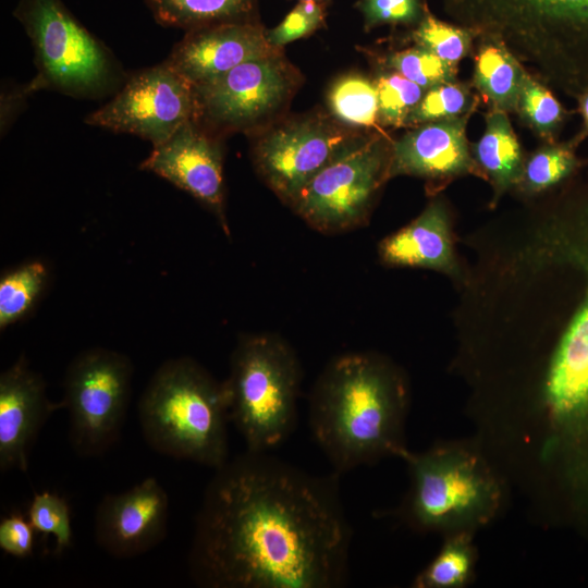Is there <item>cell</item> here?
I'll use <instances>...</instances> for the list:
<instances>
[{
  "label": "cell",
  "instance_id": "38",
  "mask_svg": "<svg viewBox=\"0 0 588 588\" xmlns=\"http://www.w3.org/2000/svg\"><path fill=\"white\" fill-rule=\"evenodd\" d=\"M299 1H305V0H299ZM315 1H318V2H319V1H321V0H315Z\"/></svg>",
  "mask_w": 588,
  "mask_h": 588
},
{
  "label": "cell",
  "instance_id": "26",
  "mask_svg": "<svg viewBox=\"0 0 588 588\" xmlns=\"http://www.w3.org/2000/svg\"><path fill=\"white\" fill-rule=\"evenodd\" d=\"M576 143L550 144L534 152L525 161L518 182L527 192L544 191L567 177L577 167Z\"/></svg>",
  "mask_w": 588,
  "mask_h": 588
},
{
  "label": "cell",
  "instance_id": "13",
  "mask_svg": "<svg viewBox=\"0 0 588 588\" xmlns=\"http://www.w3.org/2000/svg\"><path fill=\"white\" fill-rule=\"evenodd\" d=\"M528 402L534 412L552 426L588 427V287L546 367L530 384Z\"/></svg>",
  "mask_w": 588,
  "mask_h": 588
},
{
  "label": "cell",
  "instance_id": "28",
  "mask_svg": "<svg viewBox=\"0 0 588 588\" xmlns=\"http://www.w3.org/2000/svg\"><path fill=\"white\" fill-rule=\"evenodd\" d=\"M375 85L378 94V121L387 126H406L408 117L426 90L392 70L379 75Z\"/></svg>",
  "mask_w": 588,
  "mask_h": 588
},
{
  "label": "cell",
  "instance_id": "22",
  "mask_svg": "<svg viewBox=\"0 0 588 588\" xmlns=\"http://www.w3.org/2000/svg\"><path fill=\"white\" fill-rule=\"evenodd\" d=\"M146 4L159 24L189 30L244 21L254 0H146Z\"/></svg>",
  "mask_w": 588,
  "mask_h": 588
},
{
  "label": "cell",
  "instance_id": "6",
  "mask_svg": "<svg viewBox=\"0 0 588 588\" xmlns=\"http://www.w3.org/2000/svg\"><path fill=\"white\" fill-rule=\"evenodd\" d=\"M301 380L299 362L285 340L269 333L241 339L223 383L230 421L247 451L268 452L292 433Z\"/></svg>",
  "mask_w": 588,
  "mask_h": 588
},
{
  "label": "cell",
  "instance_id": "11",
  "mask_svg": "<svg viewBox=\"0 0 588 588\" xmlns=\"http://www.w3.org/2000/svg\"><path fill=\"white\" fill-rule=\"evenodd\" d=\"M293 85V72L280 52L247 61L195 87L197 120L211 132L249 126L278 109Z\"/></svg>",
  "mask_w": 588,
  "mask_h": 588
},
{
  "label": "cell",
  "instance_id": "1",
  "mask_svg": "<svg viewBox=\"0 0 588 588\" xmlns=\"http://www.w3.org/2000/svg\"><path fill=\"white\" fill-rule=\"evenodd\" d=\"M351 540L335 476L247 451L216 468L189 569L210 588H338L348 576Z\"/></svg>",
  "mask_w": 588,
  "mask_h": 588
},
{
  "label": "cell",
  "instance_id": "17",
  "mask_svg": "<svg viewBox=\"0 0 588 588\" xmlns=\"http://www.w3.org/2000/svg\"><path fill=\"white\" fill-rule=\"evenodd\" d=\"M46 385L21 356L0 376V469H27L28 453L51 413Z\"/></svg>",
  "mask_w": 588,
  "mask_h": 588
},
{
  "label": "cell",
  "instance_id": "4",
  "mask_svg": "<svg viewBox=\"0 0 588 588\" xmlns=\"http://www.w3.org/2000/svg\"><path fill=\"white\" fill-rule=\"evenodd\" d=\"M403 461L409 485L397 513L414 530L474 534L503 505L504 479L479 443L434 444Z\"/></svg>",
  "mask_w": 588,
  "mask_h": 588
},
{
  "label": "cell",
  "instance_id": "16",
  "mask_svg": "<svg viewBox=\"0 0 588 588\" xmlns=\"http://www.w3.org/2000/svg\"><path fill=\"white\" fill-rule=\"evenodd\" d=\"M256 23L234 21L187 30L166 62L194 87L247 61L280 52Z\"/></svg>",
  "mask_w": 588,
  "mask_h": 588
},
{
  "label": "cell",
  "instance_id": "33",
  "mask_svg": "<svg viewBox=\"0 0 588 588\" xmlns=\"http://www.w3.org/2000/svg\"><path fill=\"white\" fill-rule=\"evenodd\" d=\"M367 27L381 24H409L422 17L419 0H359Z\"/></svg>",
  "mask_w": 588,
  "mask_h": 588
},
{
  "label": "cell",
  "instance_id": "27",
  "mask_svg": "<svg viewBox=\"0 0 588 588\" xmlns=\"http://www.w3.org/2000/svg\"><path fill=\"white\" fill-rule=\"evenodd\" d=\"M516 111L537 134L548 139L553 137L565 118L564 108L551 90L527 72Z\"/></svg>",
  "mask_w": 588,
  "mask_h": 588
},
{
  "label": "cell",
  "instance_id": "15",
  "mask_svg": "<svg viewBox=\"0 0 588 588\" xmlns=\"http://www.w3.org/2000/svg\"><path fill=\"white\" fill-rule=\"evenodd\" d=\"M168 516V494L156 478L149 477L102 499L95 516V538L114 558L137 556L163 540Z\"/></svg>",
  "mask_w": 588,
  "mask_h": 588
},
{
  "label": "cell",
  "instance_id": "36",
  "mask_svg": "<svg viewBox=\"0 0 588 588\" xmlns=\"http://www.w3.org/2000/svg\"><path fill=\"white\" fill-rule=\"evenodd\" d=\"M44 89L42 85L35 76L28 84L21 86L19 89H12L11 93H2L1 96V130H7L15 117L21 103L25 98L34 91Z\"/></svg>",
  "mask_w": 588,
  "mask_h": 588
},
{
  "label": "cell",
  "instance_id": "3",
  "mask_svg": "<svg viewBox=\"0 0 588 588\" xmlns=\"http://www.w3.org/2000/svg\"><path fill=\"white\" fill-rule=\"evenodd\" d=\"M455 25L504 47L536 79L588 91V0H443Z\"/></svg>",
  "mask_w": 588,
  "mask_h": 588
},
{
  "label": "cell",
  "instance_id": "35",
  "mask_svg": "<svg viewBox=\"0 0 588 588\" xmlns=\"http://www.w3.org/2000/svg\"><path fill=\"white\" fill-rule=\"evenodd\" d=\"M322 22L323 19L308 15L297 4L278 26L267 33V38L273 47L281 48L289 42L309 35Z\"/></svg>",
  "mask_w": 588,
  "mask_h": 588
},
{
  "label": "cell",
  "instance_id": "14",
  "mask_svg": "<svg viewBox=\"0 0 588 588\" xmlns=\"http://www.w3.org/2000/svg\"><path fill=\"white\" fill-rule=\"evenodd\" d=\"M140 169L191 194L215 213L225 234L230 233L224 212L221 146L197 119L185 122L166 142L155 146Z\"/></svg>",
  "mask_w": 588,
  "mask_h": 588
},
{
  "label": "cell",
  "instance_id": "19",
  "mask_svg": "<svg viewBox=\"0 0 588 588\" xmlns=\"http://www.w3.org/2000/svg\"><path fill=\"white\" fill-rule=\"evenodd\" d=\"M378 250L381 260L389 266L454 273L456 261L444 204L430 203L415 220L387 236Z\"/></svg>",
  "mask_w": 588,
  "mask_h": 588
},
{
  "label": "cell",
  "instance_id": "24",
  "mask_svg": "<svg viewBox=\"0 0 588 588\" xmlns=\"http://www.w3.org/2000/svg\"><path fill=\"white\" fill-rule=\"evenodd\" d=\"M49 278L40 261H29L2 275L0 281L1 330L23 319L34 308Z\"/></svg>",
  "mask_w": 588,
  "mask_h": 588
},
{
  "label": "cell",
  "instance_id": "7",
  "mask_svg": "<svg viewBox=\"0 0 588 588\" xmlns=\"http://www.w3.org/2000/svg\"><path fill=\"white\" fill-rule=\"evenodd\" d=\"M13 15L33 45L36 77L44 88L99 97L120 81V68L111 52L61 0H19Z\"/></svg>",
  "mask_w": 588,
  "mask_h": 588
},
{
  "label": "cell",
  "instance_id": "5",
  "mask_svg": "<svg viewBox=\"0 0 588 588\" xmlns=\"http://www.w3.org/2000/svg\"><path fill=\"white\" fill-rule=\"evenodd\" d=\"M138 415L146 442L160 454L215 469L229 460L224 383L191 358L159 367L139 400Z\"/></svg>",
  "mask_w": 588,
  "mask_h": 588
},
{
  "label": "cell",
  "instance_id": "10",
  "mask_svg": "<svg viewBox=\"0 0 588 588\" xmlns=\"http://www.w3.org/2000/svg\"><path fill=\"white\" fill-rule=\"evenodd\" d=\"M198 119L195 87L166 61L134 73L117 95L86 117L93 126L130 133L158 146Z\"/></svg>",
  "mask_w": 588,
  "mask_h": 588
},
{
  "label": "cell",
  "instance_id": "20",
  "mask_svg": "<svg viewBox=\"0 0 588 588\" xmlns=\"http://www.w3.org/2000/svg\"><path fill=\"white\" fill-rule=\"evenodd\" d=\"M474 159L491 181L497 197L518 184L525 161L505 111L492 108L486 115V130L474 146Z\"/></svg>",
  "mask_w": 588,
  "mask_h": 588
},
{
  "label": "cell",
  "instance_id": "23",
  "mask_svg": "<svg viewBox=\"0 0 588 588\" xmlns=\"http://www.w3.org/2000/svg\"><path fill=\"white\" fill-rule=\"evenodd\" d=\"M471 532L444 536L437 555L415 577V588H463L471 583L477 563Z\"/></svg>",
  "mask_w": 588,
  "mask_h": 588
},
{
  "label": "cell",
  "instance_id": "30",
  "mask_svg": "<svg viewBox=\"0 0 588 588\" xmlns=\"http://www.w3.org/2000/svg\"><path fill=\"white\" fill-rule=\"evenodd\" d=\"M467 86L450 82L425 91L421 100L408 117L406 126L453 119L469 114L476 101Z\"/></svg>",
  "mask_w": 588,
  "mask_h": 588
},
{
  "label": "cell",
  "instance_id": "12",
  "mask_svg": "<svg viewBox=\"0 0 588 588\" xmlns=\"http://www.w3.org/2000/svg\"><path fill=\"white\" fill-rule=\"evenodd\" d=\"M357 138L327 119L307 118L259 138L253 159L269 187L292 207L304 186Z\"/></svg>",
  "mask_w": 588,
  "mask_h": 588
},
{
  "label": "cell",
  "instance_id": "18",
  "mask_svg": "<svg viewBox=\"0 0 588 588\" xmlns=\"http://www.w3.org/2000/svg\"><path fill=\"white\" fill-rule=\"evenodd\" d=\"M469 114L415 126L391 145L389 176L414 175L445 181L479 170L469 152Z\"/></svg>",
  "mask_w": 588,
  "mask_h": 588
},
{
  "label": "cell",
  "instance_id": "9",
  "mask_svg": "<svg viewBox=\"0 0 588 588\" xmlns=\"http://www.w3.org/2000/svg\"><path fill=\"white\" fill-rule=\"evenodd\" d=\"M130 359L103 348L88 350L69 366L62 407L68 409L70 440L82 456H97L120 436L131 397Z\"/></svg>",
  "mask_w": 588,
  "mask_h": 588
},
{
  "label": "cell",
  "instance_id": "31",
  "mask_svg": "<svg viewBox=\"0 0 588 588\" xmlns=\"http://www.w3.org/2000/svg\"><path fill=\"white\" fill-rule=\"evenodd\" d=\"M387 65L424 90L454 82L456 76V66L446 63L431 51L419 46L392 53L388 57Z\"/></svg>",
  "mask_w": 588,
  "mask_h": 588
},
{
  "label": "cell",
  "instance_id": "8",
  "mask_svg": "<svg viewBox=\"0 0 588 588\" xmlns=\"http://www.w3.org/2000/svg\"><path fill=\"white\" fill-rule=\"evenodd\" d=\"M391 145L358 137L328 162L301 191L292 208L313 229L335 234L364 224L373 199L389 179Z\"/></svg>",
  "mask_w": 588,
  "mask_h": 588
},
{
  "label": "cell",
  "instance_id": "29",
  "mask_svg": "<svg viewBox=\"0 0 588 588\" xmlns=\"http://www.w3.org/2000/svg\"><path fill=\"white\" fill-rule=\"evenodd\" d=\"M413 38L417 46L431 51L446 63L457 66V63L470 52L475 37L466 28L442 22L426 12Z\"/></svg>",
  "mask_w": 588,
  "mask_h": 588
},
{
  "label": "cell",
  "instance_id": "37",
  "mask_svg": "<svg viewBox=\"0 0 588 588\" xmlns=\"http://www.w3.org/2000/svg\"><path fill=\"white\" fill-rule=\"evenodd\" d=\"M576 99L578 100V110L583 118V130L574 140L576 144H578L588 135V91L584 93Z\"/></svg>",
  "mask_w": 588,
  "mask_h": 588
},
{
  "label": "cell",
  "instance_id": "21",
  "mask_svg": "<svg viewBox=\"0 0 588 588\" xmlns=\"http://www.w3.org/2000/svg\"><path fill=\"white\" fill-rule=\"evenodd\" d=\"M527 71L501 45L480 40L475 57L474 85L494 109L516 111Z\"/></svg>",
  "mask_w": 588,
  "mask_h": 588
},
{
  "label": "cell",
  "instance_id": "25",
  "mask_svg": "<svg viewBox=\"0 0 588 588\" xmlns=\"http://www.w3.org/2000/svg\"><path fill=\"white\" fill-rule=\"evenodd\" d=\"M334 117L352 127H370L378 121V94L375 83L360 75L338 79L328 96Z\"/></svg>",
  "mask_w": 588,
  "mask_h": 588
},
{
  "label": "cell",
  "instance_id": "32",
  "mask_svg": "<svg viewBox=\"0 0 588 588\" xmlns=\"http://www.w3.org/2000/svg\"><path fill=\"white\" fill-rule=\"evenodd\" d=\"M27 514L36 531L45 537H54L56 552L60 553L71 546L70 511L63 498L48 491L35 493Z\"/></svg>",
  "mask_w": 588,
  "mask_h": 588
},
{
  "label": "cell",
  "instance_id": "2",
  "mask_svg": "<svg viewBox=\"0 0 588 588\" xmlns=\"http://www.w3.org/2000/svg\"><path fill=\"white\" fill-rule=\"evenodd\" d=\"M408 392L397 369L371 353L334 358L318 378L308 425L336 474L403 457Z\"/></svg>",
  "mask_w": 588,
  "mask_h": 588
},
{
  "label": "cell",
  "instance_id": "34",
  "mask_svg": "<svg viewBox=\"0 0 588 588\" xmlns=\"http://www.w3.org/2000/svg\"><path fill=\"white\" fill-rule=\"evenodd\" d=\"M35 531L29 519L12 513L0 522V548L14 558H27L33 553Z\"/></svg>",
  "mask_w": 588,
  "mask_h": 588
}]
</instances>
